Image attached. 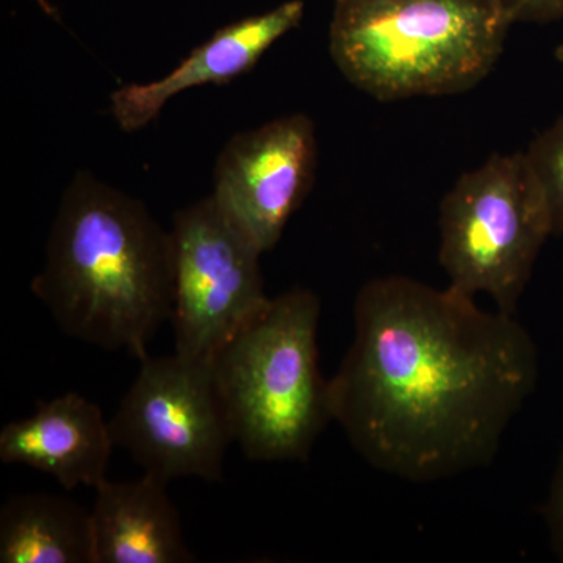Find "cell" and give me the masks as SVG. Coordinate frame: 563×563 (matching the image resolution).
Returning <instances> with one entry per match:
<instances>
[{
	"instance_id": "13",
	"label": "cell",
	"mask_w": 563,
	"mask_h": 563,
	"mask_svg": "<svg viewBox=\"0 0 563 563\" xmlns=\"http://www.w3.org/2000/svg\"><path fill=\"white\" fill-rule=\"evenodd\" d=\"M525 154L547 199L553 235H563V114Z\"/></svg>"
},
{
	"instance_id": "5",
	"label": "cell",
	"mask_w": 563,
	"mask_h": 563,
	"mask_svg": "<svg viewBox=\"0 0 563 563\" xmlns=\"http://www.w3.org/2000/svg\"><path fill=\"white\" fill-rule=\"evenodd\" d=\"M550 235V209L525 152L492 155L440 206L439 258L450 287L485 292L501 313L517 312Z\"/></svg>"
},
{
	"instance_id": "7",
	"label": "cell",
	"mask_w": 563,
	"mask_h": 563,
	"mask_svg": "<svg viewBox=\"0 0 563 563\" xmlns=\"http://www.w3.org/2000/svg\"><path fill=\"white\" fill-rule=\"evenodd\" d=\"M172 242L176 352L213 362L272 299L263 287L262 252L211 195L174 214Z\"/></svg>"
},
{
	"instance_id": "4",
	"label": "cell",
	"mask_w": 563,
	"mask_h": 563,
	"mask_svg": "<svg viewBox=\"0 0 563 563\" xmlns=\"http://www.w3.org/2000/svg\"><path fill=\"white\" fill-rule=\"evenodd\" d=\"M320 314L313 291L284 292L213 358L233 437L251 461H307L333 420L318 365Z\"/></svg>"
},
{
	"instance_id": "16",
	"label": "cell",
	"mask_w": 563,
	"mask_h": 563,
	"mask_svg": "<svg viewBox=\"0 0 563 563\" xmlns=\"http://www.w3.org/2000/svg\"><path fill=\"white\" fill-rule=\"evenodd\" d=\"M555 58H558L559 62L563 63V44L562 46H559L558 49H555Z\"/></svg>"
},
{
	"instance_id": "11",
	"label": "cell",
	"mask_w": 563,
	"mask_h": 563,
	"mask_svg": "<svg viewBox=\"0 0 563 563\" xmlns=\"http://www.w3.org/2000/svg\"><path fill=\"white\" fill-rule=\"evenodd\" d=\"M168 484L144 473L125 483L96 485L91 509L96 563H190L176 504Z\"/></svg>"
},
{
	"instance_id": "1",
	"label": "cell",
	"mask_w": 563,
	"mask_h": 563,
	"mask_svg": "<svg viewBox=\"0 0 563 563\" xmlns=\"http://www.w3.org/2000/svg\"><path fill=\"white\" fill-rule=\"evenodd\" d=\"M354 340L329 380L333 421L374 468L435 483L490 465L539 380L514 314L409 277L369 280Z\"/></svg>"
},
{
	"instance_id": "10",
	"label": "cell",
	"mask_w": 563,
	"mask_h": 563,
	"mask_svg": "<svg viewBox=\"0 0 563 563\" xmlns=\"http://www.w3.org/2000/svg\"><path fill=\"white\" fill-rule=\"evenodd\" d=\"M113 448L101 407L74 391L40 402L32 417L0 431V461L51 474L68 492L107 479Z\"/></svg>"
},
{
	"instance_id": "2",
	"label": "cell",
	"mask_w": 563,
	"mask_h": 563,
	"mask_svg": "<svg viewBox=\"0 0 563 563\" xmlns=\"http://www.w3.org/2000/svg\"><path fill=\"white\" fill-rule=\"evenodd\" d=\"M31 288L66 335L143 358L172 317V231L139 199L79 173L63 192Z\"/></svg>"
},
{
	"instance_id": "6",
	"label": "cell",
	"mask_w": 563,
	"mask_h": 563,
	"mask_svg": "<svg viewBox=\"0 0 563 563\" xmlns=\"http://www.w3.org/2000/svg\"><path fill=\"white\" fill-rule=\"evenodd\" d=\"M140 361L139 376L110 420L114 446L166 484L176 477L222 481L235 437L213 362L179 352Z\"/></svg>"
},
{
	"instance_id": "3",
	"label": "cell",
	"mask_w": 563,
	"mask_h": 563,
	"mask_svg": "<svg viewBox=\"0 0 563 563\" xmlns=\"http://www.w3.org/2000/svg\"><path fill=\"white\" fill-rule=\"evenodd\" d=\"M510 25L499 0H335L329 49L377 101L455 95L495 68Z\"/></svg>"
},
{
	"instance_id": "8",
	"label": "cell",
	"mask_w": 563,
	"mask_h": 563,
	"mask_svg": "<svg viewBox=\"0 0 563 563\" xmlns=\"http://www.w3.org/2000/svg\"><path fill=\"white\" fill-rule=\"evenodd\" d=\"M312 120L290 114L236 133L218 157L211 198L262 254L279 243L317 173Z\"/></svg>"
},
{
	"instance_id": "9",
	"label": "cell",
	"mask_w": 563,
	"mask_h": 563,
	"mask_svg": "<svg viewBox=\"0 0 563 563\" xmlns=\"http://www.w3.org/2000/svg\"><path fill=\"white\" fill-rule=\"evenodd\" d=\"M303 11L302 0H287L265 13L218 29L172 73L114 91L110 96L114 121L124 132L141 131L157 120L166 103L180 92L235 80L254 68L274 43L301 24Z\"/></svg>"
},
{
	"instance_id": "14",
	"label": "cell",
	"mask_w": 563,
	"mask_h": 563,
	"mask_svg": "<svg viewBox=\"0 0 563 563\" xmlns=\"http://www.w3.org/2000/svg\"><path fill=\"white\" fill-rule=\"evenodd\" d=\"M510 22L547 24L563 20V0H499Z\"/></svg>"
},
{
	"instance_id": "12",
	"label": "cell",
	"mask_w": 563,
	"mask_h": 563,
	"mask_svg": "<svg viewBox=\"0 0 563 563\" xmlns=\"http://www.w3.org/2000/svg\"><path fill=\"white\" fill-rule=\"evenodd\" d=\"M0 562L96 563L91 512L52 493H21L0 509Z\"/></svg>"
},
{
	"instance_id": "15",
	"label": "cell",
	"mask_w": 563,
	"mask_h": 563,
	"mask_svg": "<svg viewBox=\"0 0 563 563\" xmlns=\"http://www.w3.org/2000/svg\"><path fill=\"white\" fill-rule=\"evenodd\" d=\"M543 512L554 553L563 562V450L555 466Z\"/></svg>"
}]
</instances>
